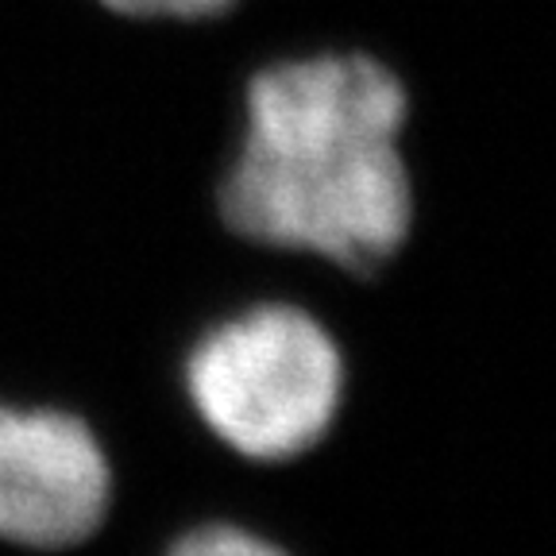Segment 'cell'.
<instances>
[{
    "mask_svg": "<svg viewBox=\"0 0 556 556\" xmlns=\"http://www.w3.org/2000/svg\"><path fill=\"white\" fill-rule=\"evenodd\" d=\"M109 9L124 12V16H178V20H198V16H217L232 0H104Z\"/></svg>",
    "mask_w": 556,
    "mask_h": 556,
    "instance_id": "5",
    "label": "cell"
},
{
    "mask_svg": "<svg viewBox=\"0 0 556 556\" xmlns=\"http://www.w3.org/2000/svg\"><path fill=\"white\" fill-rule=\"evenodd\" d=\"M340 352L309 313L263 305L220 325L190 359V394L208 429L252 460H290L332 426Z\"/></svg>",
    "mask_w": 556,
    "mask_h": 556,
    "instance_id": "2",
    "label": "cell"
},
{
    "mask_svg": "<svg viewBox=\"0 0 556 556\" xmlns=\"http://www.w3.org/2000/svg\"><path fill=\"white\" fill-rule=\"evenodd\" d=\"M225 217L248 240L371 270L409 228L406 89L364 54L282 62L252 81Z\"/></svg>",
    "mask_w": 556,
    "mask_h": 556,
    "instance_id": "1",
    "label": "cell"
},
{
    "mask_svg": "<svg viewBox=\"0 0 556 556\" xmlns=\"http://www.w3.org/2000/svg\"><path fill=\"white\" fill-rule=\"evenodd\" d=\"M109 464L81 421L0 406V538L66 548L101 526Z\"/></svg>",
    "mask_w": 556,
    "mask_h": 556,
    "instance_id": "3",
    "label": "cell"
},
{
    "mask_svg": "<svg viewBox=\"0 0 556 556\" xmlns=\"http://www.w3.org/2000/svg\"><path fill=\"white\" fill-rule=\"evenodd\" d=\"M170 556H287V553L252 538V533L232 530V526H208V530L190 533Z\"/></svg>",
    "mask_w": 556,
    "mask_h": 556,
    "instance_id": "4",
    "label": "cell"
}]
</instances>
